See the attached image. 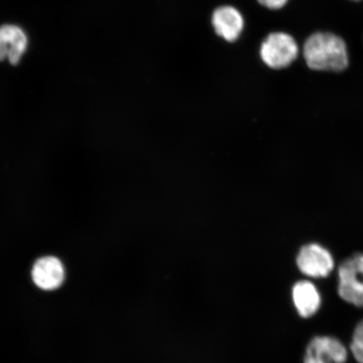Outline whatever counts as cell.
I'll use <instances>...</instances> for the list:
<instances>
[{"label":"cell","instance_id":"cell-1","mask_svg":"<svg viewBox=\"0 0 363 363\" xmlns=\"http://www.w3.org/2000/svg\"><path fill=\"white\" fill-rule=\"evenodd\" d=\"M303 56L308 67L316 71L346 69L348 55L346 43L331 33H315L306 40Z\"/></svg>","mask_w":363,"mask_h":363},{"label":"cell","instance_id":"cell-2","mask_svg":"<svg viewBox=\"0 0 363 363\" xmlns=\"http://www.w3.org/2000/svg\"><path fill=\"white\" fill-rule=\"evenodd\" d=\"M337 292L350 305L363 308V253H356L338 267Z\"/></svg>","mask_w":363,"mask_h":363},{"label":"cell","instance_id":"cell-3","mask_svg":"<svg viewBox=\"0 0 363 363\" xmlns=\"http://www.w3.org/2000/svg\"><path fill=\"white\" fill-rule=\"evenodd\" d=\"M298 48L291 35L272 33L262 43L260 55L267 66L274 69L289 67L296 59Z\"/></svg>","mask_w":363,"mask_h":363},{"label":"cell","instance_id":"cell-4","mask_svg":"<svg viewBox=\"0 0 363 363\" xmlns=\"http://www.w3.org/2000/svg\"><path fill=\"white\" fill-rule=\"evenodd\" d=\"M296 263L303 274L313 279L328 278L335 266L333 254L318 243L303 246L298 253Z\"/></svg>","mask_w":363,"mask_h":363},{"label":"cell","instance_id":"cell-5","mask_svg":"<svg viewBox=\"0 0 363 363\" xmlns=\"http://www.w3.org/2000/svg\"><path fill=\"white\" fill-rule=\"evenodd\" d=\"M348 351L339 339L319 335L308 344L303 363H346Z\"/></svg>","mask_w":363,"mask_h":363},{"label":"cell","instance_id":"cell-6","mask_svg":"<svg viewBox=\"0 0 363 363\" xmlns=\"http://www.w3.org/2000/svg\"><path fill=\"white\" fill-rule=\"evenodd\" d=\"M30 276L35 287L43 291H54L65 283V267L56 257H43L35 261Z\"/></svg>","mask_w":363,"mask_h":363},{"label":"cell","instance_id":"cell-7","mask_svg":"<svg viewBox=\"0 0 363 363\" xmlns=\"http://www.w3.org/2000/svg\"><path fill=\"white\" fill-rule=\"evenodd\" d=\"M28 39L21 27L13 25L0 26V61L7 60L17 65L24 55Z\"/></svg>","mask_w":363,"mask_h":363},{"label":"cell","instance_id":"cell-8","mask_svg":"<svg viewBox=\"0 0 363 363\" xmlns=\"http://www.w3.org/2000/svg\"><path fill=\"white\" fill-rule=\"evenodd\" d=\"M212 25L216 33L227 42H235L242 33L244 20L237 9L222 6L216 9L212 16Z\"/></svg>","mask_w":363,"mask_h":363},{"label":"cell","instance_id":"cell-9","mask_svg":"<svg viewBox=\"0 0 363 363\" xmlns=\"http://www.w3.org/2000/svg\"><path fill=\"white\" fill-rule=\"evenodd\" d=\"M294 305L303 318L314 316L321 306V296L315 285L303 280L294 284L292 290Z\"/></svg>","mask_w":363,"mask_h":363},{"label":"cell","instance_id":"cell-10","mask_svg":"<svg viewBox=\"0 0 363 363\" xmlns=\"http://www.w3.org/2000/svg\"><path fill=\"white\" fill-rule=\"evenodd\" d=\"M350 350L354 359L358 363H363V320L358 322L354 329Z\"/></svg>","mask_w":363,"mask_h":363},{"label":"cell","instance_id":"cell-11","mask_svg":"<svg viewBox=\"0 0 363 363\" xmlns=\"http://www.w3.org/2000/svg\"><path fill=\"white\" fill-rule=\"evenodd\" d=\"M262 6L271 9V10H278L283 8L289 0H257Z\"/></svg>","mask_w":363,"mask_h":363},{"label":"cell","instance_id":"cell-12","mask_svg":"<svg viewBox=\"0 0 363 363\" xmlns=\"http://www.w3.org/2000/svg\"><path fill=\"white\" fill-rule=\"evenodd\" d=\"M353 1H359V0H353Z\"/></svg>","mask_w":363,"mask_h":363}]
</instances>
